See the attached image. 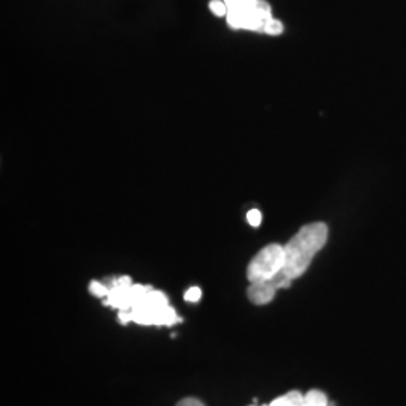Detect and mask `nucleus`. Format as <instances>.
Instances as JSON below:
<instances>
[{"instance_id":"f257e3e1","label":"nucleus","mask_w":406,"mask_h":406,"mask_svg":"<svg viewBox=\"0 0 406 406\" xmlns=\"http://www.w3.org/2000/svg\"><path fill=\"white\" fill-rule=\"evenodd\" d=\"M328 240V227L325 223H310L303 226L285 245V265L280 274L268 280L276 290L286 289L292 281L301 277L310 267L315 256Z\"/></svg>"},{"instance_id":"ddd939ff","label":"nucleus","mask_w":406,"mask_h":406,"mask_svg":"<svg viewBox=\"0 0 406 406\" xmlns=\"http://www.w3.org/2000/svg\"><path fill=\"white\" fill-rule=\"evenodd\" d=\"M251 406H254V405H251Z\"/></svg>"},{"instance_id":"6e6552de","label":"nucleus","mask_w":406,"mask_h":406,"mask_svg":"<svg viewBox=\"0 0 406 406\" xmlns=\"http://www.w3.org/2000/svg\"><path fill=\"white\" fill-rule=\"evenodd\" d=\"M209 10L213 11V14L217 17H226V14H227V8H226L223 0H211Z\"/></svg>"},{"instance_id":"1a4fd4ad","label":"nucleus","mask_w":406,"mask_h":406,"mask_svg":"<svg viewBox=\"0 0 406 406\" xmlns=\"http://www.w3.org/2000/svg\"><path fill=\"white\" fill-rule=\"evenodd\" d=\"M283 24H281V21H279V20H276V19H272L268 24H267V28H265V33L267 35H272V37H277V35H280V33H283Z\"/></svg>"},{"instance_id":"39448f33","label":"nucleus","mask_w":406,"mask_h":406,"mask_svg":"<svg viewBox=\"0 0 406 406\" xmlns=\"http://www.w3.org/2000/svg\"><path fill=\"white\" fill-rule=\"evenodd\" d=\"M304 402V394L299 391H289L285 396L277 397L276 400H272L270 406H299Z\"/></svg>"},{"instance_id":"0eeeda50","label":"nucleus","mask_w":406,"mask_h":406,"mask_svg":"<svg viewBox=\"0 0 406 406\" xmlns=\"http://www.w3.org/2000/svg\"><path fill=\"white\" fill-rule=\"evenodd\" d=\"M89 292L96 298H107L110 288L104 283V281H91L89 285Z\"/></svg>"},{"instance_id":"9b49d317","label":"nucleus","mask_w":406,"mask_h":406,"mask_svg":"<svg viewBox=\"0 0 406 406\" xmlns=\"http://www.w3.org/2000/svg\"><path fill=\"white\" fill-rule=\"evenodd\" d=\"M247 222H249V224L253 227H259L262 223L261 211L259 209H250L249 213H247Z\"/></svg>"},{"instance_id":"f8f14e48","label":"nucleus","mask_w":406,"mask_h":406,"mask_svg":"<svg viewBox=\"0 0 406 406\" xmlns=\"http://www.w3.org/2000/svg\"><path fill=\"white\" fill-rule=\"evenodd\" d=\"M176 406H205L199 399H194V397H187V399H182L178 402Z\"/></svg>"},{"instance_id":"20e7f679","label":"nucleus","mask_w":406,"mask_h":406,"mask_svg":"<svg viewBox=\"0 0 406 406\" xmlns=\"http://www.w3.org/2000/svg\"><path fill=\"white\" fill-rule=\"evenodd\" d=\"M277 290L268 281H258V283H250L247 297L256 306L270 304L274 299Z\"/></svg>"},{"instance_id":"f03ea898","label":"nucleus","mask_w":406,"mask_h":406,"mask_svg":"<svg viewBox=\"0 0 406 406\" xmlns=\"http://www.w3.org/2000/svg\"><path fill=\"white\" fill-rule=\"evenodd\" d=\"M227 14L226 21L233 30H251L265 33L272 20L271 5L267 0H223Z\"/></svg>"},{"instance_id":"7ed1b4c3","label":"nucleus","mask_w":406,"mask_h":406,"mask_svg":"<svg viewBox=\"0 0 406 406\" xmlns=\"http://www.w3.org/2000/svg\"><path fill=\"white\" fill-rule=\"evenodd\" d=\"M285 265V245L270 244L254 256L247 268V279L250 283L268 281L280 274Z\"/></svg>"},{"instance_id":"9d476101","label":"nucleus","mask_w":406,"mask_h":406,"mask_svg":"<svg viewBox=\"0 0 406 406\" xmlns=\"http://www.w3.org/2000/svg\"><path fill=\"white\" fill-rule=\"evenodd\" d=\"M184 298H185V301H188V303H199L200 298H202L200 288H197V286L190 288L187 292H185Z\"/></svg>"},{"instance_id":"423d86ee","label":"nucleus","mask_w":406,"mask_h":406,"mask_svg":"<svg viewBox=\"0 0 406 406\" xmlns=\"http://www.w3.org/2000/svg\"><path fill=\"white\" fill-rule=\"evenodd\" d=\"M304 403L307 406H328V399L319 390H312L304 394Z\"/></svg>"}]
</instances>
